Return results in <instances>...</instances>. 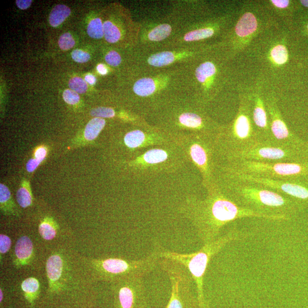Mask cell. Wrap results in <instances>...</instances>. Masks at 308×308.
I'll return each instance as SVG.
<instances>
[{
  "instance_id": "obj_1",
  "label": "cell",
  "mask_w": 308,
  "mask_h": 308,
  "mask_svg": "<svg viewBox=\"0 0 308 308\" xmlns=\"http://www.w3.org/2000/svg\"><path fill=\"white\" fill-rule=\"evenodd\" d=\"M224 172L219 187L239 207L271 216L276 221H286L302 204L258 184L238 179L224 170Z\"/></svg>"
},
{
  "instance_id": "obj_2",
  "label": "cell",
  "mask_w": 308,
  "mask_h": 308,
  "mask_svg": "<svg viewBox=\"0 0 308 308\" xmlns=\"http://www.w3.org/2000/svg\"><path fill=\"white\" fill-rule=\"evenodd\" d=\"M207 200L194 203L191 215L198 237L203 245L215 241L224 225L246 217L276 221L271 216L238 206L226 196L219 187H214Z\"/></svg>"
},
{
  "instance_id": "obj_3",
  "label": "cell",
  "mask_w": 308,
  "mask_h": 308,
  "mask_svg": "<svg viewBox=\"0 0 308 308\" xmlns=\"http://www.w3.org/2000/svg\"><path fill=\"white\" fill-rule=\"evenodd\" d=\"M248 236L249 234L234 228L220 236L215 241L203 245L199 251L194 253L179 254L161 249L160 255L161 258L176 261L188 269L196 285L199 308H206L204 293V278L209 262L228 244L241 241Z\"/></svg>"
},
{
  "instance_id": "obj_4",
  "label": "cell",
  "mask_w": 308,
  "mask_h": 308,
  "mask_svg": "<svg viewBox=\"0 0 308 308\" xmlns=\"http://www.w3.org/2000/svg\"><path fill=\"white\" fill-rule=\"evenodd\" d=\"M224 169L255 177L308 182V163L237 160L226 162Z\"/></svg>"
},
{
  "instance_id": "obj_5",
  "label": "cell",
  "mask_w": 308,
  "mask_h": 308,
  "mask_svg": "<svg viewBox=\"0 0 308 308\" xmlns=\"http://www.w3.org/2000/svg\"><path fill=\"white\" fill-rule=\"evenodd\" d=\"M159 247L146 258L138 260L109 258L97 261V270L104 279L119 281L135 277H143L152 272L161 259Z\"/></svg>"
},
{
  "instance_id": "obj_6",
  "label": "cell",
  "mask_w": 308,
  "mask_h": 308,
  "mask_svg": "<svg viewBox=\"0 0 308 308\" xmlns=\"http://www.w3.org/2000/svg\"><path fill=\"white\" fill-rule=\"evenodd\" d=\"M159 264L171 284L170 297L165 308H199L198 298L192 292L194 280L188 269L169 259L161 258Z\"/></svg>"
},
{
  "instance_id": "obj_7",
  "label": "cell",
  "mask_w": 308,
  "mask_h": 308,
  "mask_svg": "<svg viewBox=\"0 0 308 308\" xmlns=\"http://www.w3.org/2000/svg\"><path fill=\"white\" fill-rule=\"evenodd\" d=\"M302 147H288L272 143L258 142L241 151L225 155L226 162L237 161L306 163Z\"/></svg>"
},
{
  "instance_id": "obj_8",
  "label": "cell",
  "mask_w": 308,
  "mask_h": 308,
  "mask_svg": "<svg viewBox=\"0 0 308 308\" xmlns=\"http://www.w3.org/2000/svg\"><path fill=\"white\" fill-rule=\"evenodd\" d=\"M247 108L243 107L233 125L217 139V144L224 156L260 142Z\"/></svg>"
},
{
  "instance_id": "obj_9",
  "label": "cell",
  "mask_w": 308,
  "mask_h": 308,
  "mask_svg": "<svg viewBox=\"0 0 308 308\" xmlns=\"http://www.w3.org/2000/svg\"><path fill=\"white\" fill-rule=\"evenodd\" d=\"M224 170L243 181L258 184L273 192L290 197L302 203H308V183L255 177L225 169Z\"/></svg>"
},
{
  "instance_id": "obj_10",
  "label": "cell",
  "mask_w": 308,
  "mask_h": 308,
  "mask_svg": "<svg viewBox=\"0 0 308 308\" xmlns=\"http://www.w3.org/2000/svg\"><path fill=\"white\" fill-rule=\"evenodd\" d=\"M114 286L118 308H145L146 296L143 277L119 281Z\"/></svg>"
},
{
  "instance_id": "obj_11",
  "label": "cell",
  "mask_w": 308,
  "mask_h": 308,
  "mask_svg": "<svg viewBox=\"0 0 308 308\" xmlns=\"http://www.w3.org/2000/svg\"><path fill=\"white\" fill-rule=\"evenodd\" d=\"M14 264L17 267H22L32 262L34 258V246L32 240L27 236L20 237L15 247Z\"/></svg>"
},
{
  "instance_id": "obj_12",
  "label": "cell",
  "mask_w": 308,
  "mask_h": 308,
  "mask_svg": "<svg viewBox=\"0 0 308 308\" xmlns=\"http://www.w3.org/2000/svg\"><path fill=\"white\" fill-rule=\"evenodd\" d=\"M64 270V260L59 254L51 255L47 260L46 271L51 289L57 288L62 280Z\"/></svg>"
},
{
  "instance_id": "obj_13",
  "label": "cell",
  "mask_w": 308,
  "mask_h": 308,
  "mask_svg": "<svg viewBox=\"0 0 308 308\" xmlns=\"http://www.w3.org/2000/svg\"><path fill=\"white\" fill-rule=\"evenodd\" d=\"M202 143H195L191 148V156L192 160L200 168L208 178H211L212 169L210 163V155L207 151V147Z\"/></svg>"
},
{
  "instance_id": "obj_14",
  "label": "cell",
  "mask_w": 308,
  "mask_h": 308,
  "mask_svg": "<svg viewBox=\"0 0 308 308\" xmlns=\"http://www.w3.org/2000/svg\"><path fill=\"white\" fill-rule=\"evenodd\" d=\"M258 27L256 17L251 13H247L240 19L236 27V32L240 37H245L254 33Z\"/></svg>"
},
{
  "instance_id": "obj_15",
  "label": "cell",
  "mask_w": 308,
  "mask_h": 308,
  "mask_svg": "<svg viewBox=\"0 0 308 308\" xmlns=\"http://www.w3.org/2000/svg\"><path fill=\"white\" fill-rule=\"evenodd\" d=\"M71 14L69 8L65 5H57L51 11L49 16V23L51 27H57L65 21Z\"/></svg>"
},
{
  "instance_id": "obj_16",
  "label": "cell",
  "mask_w": 308,
  "mask_h": 308,
  "mask_svg": "<svg viewBox=\"0 0 308 308\" xmlns=\"http://www.w3.org/2000/svg\"><path fill=\"white\" fill-rule=\"evenodd\" d=\"M105 125V121L100 118H94L90 121L85 128V138L88 140L95 139Z\"/></svg>"
},
{
  "instance_id": "obj_17",
  "label": "cell",
  "mask_w": 308,
  "mask_h": 308,
  "mask_svg": "<svg viewBox=\"0 0 308 308\" xmlns=\"http://www.w3.org/2000/svg\"><path fill=\"white\" fill-rule=\"evenodd\" d=\"M156 86L153 80L144 78L136 81L134 86V91L137 95L146 97L151 95L155 92Z\"/></svg>"
},
{
  "instance_id": "obj_18",
  "label": "cell",
  "mask_w": 308,
  "mask_h": 308,
  "mask_svg": "<svg viewBox=\"0 0 308 308\" xmlns=\"http://www.w3.org/2000/svg\"><path fill=\"white\" fill-rule=\"evenodd\" d=\"M40 288V282L34 277L27 278L21 284V289L29 301H32L35 298L39 292Z\"/></svg>"
},
{
  "instance_id": "obj_19",
  "label": "cell",
  "mask_w": 308,
  "mask_h": 308,
  "mask_svg": "<svg viewBox=\"0 0 308 308\" xmlns=\"http://www.w3.org/2000/svg\"><path fill=\"white\" fill-rule=\"evenodd\" d=\"M175 60L173 53L170 51H164L151 55L149 57L148 62L151 65L156 67H162L170 65Z\"/></svg>"
},
{
  "instance_id": "obj_20",
  "label": "cell",
  "mask_w": 308,
  "mask_h": 308,
  "mask_svg": "<svg viewBox=\"0 0 308 308\" xmlns=\"http://www.w3.org/2000/svg\"><path fill=\"white\" fill-rule=\"evenodd\" d=\"M57 229V225L53 221L46 219L40 224L38 231L42 239L49 241L56 237Z\"/></svg>"
},
{
  "instance_id": "obj_21",
  "label": "cell",
  "mask_w": 308,
  "mask_h": 308,
  "mask_svg": "<svg viewBox=\"0 0 308 308\" xmlns=\"http://www.w3.org/2000/svg\"><path fill=\"white\" fill-rule=\"evenodd\" d=\"M216 72L215 66L210 62H207L200 65L197 68L195 75L200 83H203L209 77L214 75Z\"/></svg>"
},
{
  "instance_id": "obj_22",
  "label": "cell",
  "mask_w": 308,
  "mask_h": 308,
  "mask_svg": "<svg viewBox=\"0 0 308 308\" xmlns=\"http://www.w3.org/2000/svg\"><path fill=\"white\" fill-rule=\"evenodd\" d=\"M172 29L168 24H162L158 26L148 34V38L152 41H160L168 37Z\"/></svg>"
},
{
  "instance_id": "obj_23",
  "label": "cell",
  "mask_w": 308,
  "mask_h": 308,
  "mask_svg": "<svg viewBox=\"0 0 308 308\" xmlns=\"http://www.w3.org/2000/svg\"><path fill=\"white\" fill-rule=\"evenodd\" d=\"M179 121L182 125L192 128H199L203 125V120L199 115L194 113H185L181 115Z\"/></svg>"
},
{
  "instance_id": "obj_24",
  "label": "cell",
  "mask_w": 308,
  "mask_h": 308,
  "mask_svg": "<svg viewBox=\"0 0 308 308\" xmlns=\"http://www.w3.org/2000/svg\"><path fill=\"white\" fill-rule=\"evenodd\" d=\"M103 25L106 40L110 43L117 42L121 37V33L116 26L109 21H105Z\"/></svg>"
},
{
  "instance_id": "obj_25",
  "label": "cell",
  "mask_w": 308,
  "mask_h": 308,
  "mask_svg": "<svg viewBox=\"0 0 308 308\" xmlns=\"http://www.w3.org/2000/svg\"><path fill=\"white\" fill-rule=\"evenodd\" d=\"M145 139L143 132L139 130H135L128 132L125 137V142L128 147L136 148L140 146Z\"/></svg>"
},
{
  "instance_id": "obj_26",
  "label": "cell",
  "mask_w": 308,
  "mask_h": 308,
  "mask_svg": "<svg viewBox=\"0 0 308 308\" xmlns=\"http://www.w3.org/2000/svg\"><path fill=\"white\" fill-rule=\"evenodd\" d=\"M87 32L89 36L95 39H101L104 36V25L100 19H95L88 25Z\"/></svg>"
},
{
  "instance_id": "obj_27",
  "label": "cell",
  "mask_w": 308,
  "mask_h": 308,
  "mask_svg": "<svg viewBox=\"0 0 308 308\" xmlns=\"http://www.w3.org/2000/svg\"><path fill=\"white\" fill-rule=\"evenodd\" d=\"M168 158V154L162 149H154L144 154V160L149 164H158L164 162Z\"/></svg>"
},
{
  "instance_id": "obj_28",
  "label": "cell",
  "mask_w": 308,
  "mask_h": 308,
  "mask_svg": "<svg viewBox=\"0 0 308 308\" xmlns=\"http://www.w3.org/2000/svg\"><path fill=\"white\" fill-rule=\"evenodd\" d=\"M213 33L214 32L211 28L196 30L186 34L185 40L186 41H194L205 39L212 36Z\"/></svg>"
},
{
  "instance_id": "obj_29",
  "label": "cell",
  "mask_w": 308,
  "mask_h": 308,
  "mask_svg": "<svg viewBox=\"0 0 308 308\" xmlns=\"http://www.w3.org/2000/svg\"><path fill=\"white\" fill-rule=\"evenodd\" d=\"M17 202L21 207L27 208L32 204V197L29 190L25 187H21L16 195Z\"/></svg>"
},
{
  "instance_id": "obj_30",
  "label": "cell",
  "mask_w": 308,
  "mask_h": 308,
  "mask_svg": "<svg viewBox=\"0 0 308 308\" xmlns=\"http://www.w3.org/2000/svg\"><path fill=\"white\" fill-rule=\"evenodd\" d=\"M272 57L276 63L282 65L287 61L288 51L285 47L282 45H278L272 50Z\"/></svg>"
},
{
  "instance_id": "obj_31",
  "label": "cell",
  "mask_w": 308,
  "mask_h": 308,
  "mask_svg": "<svg viewBox=\"0 0 308 308\" xmlns=\"http://www.w3.org/2000/svg\"><path fill=\"white\" fill-rule=\"evenodd\" d=\"M69 88L77 93L84 94L87 91L88 85L83 79L80 77H74L68 83Z\"/></svg>"
},
{
  "instance_id": "obj_32",
  "label": "cell",
  "mask_w": 308,
  "mask_h": 308,
  "mask_svg": "<svg viewBox=\"0 0 308 308\" xmlns=\"http://www.w3.org/2000/svg\"><path fill=\"white\" fill-rule=\"evenodd\" d=\"M75 44L74 38L69 33H64L59 38L58 45L63 50H70L73 48Z\"/></svg>"
},
{
  "instance_id": "obj_33",
  "label": "cell",
  "mask_w": 308,
  "mask_h": 308,
  "mask_svg": "<svg viewBox=\"0 0 308 308\" xmlns=\"http://www.w3.org/2000/svg\"><path fill=\"white\" fill-rule=\"evenodd\" d=\"M93 117L97 118H112L114 117L113 109L109 108H98L94 109L91 113Z\"/></svg>"
},
{
  "instance_id": "obj_34",
  "label": "cell",
  "mask_w": 308,
  "mask_h": 308,
  "mask_svg": "<svg viewBox=\"0 0 308 308\" xmlns=\"http://www.w3.org/2000/svg\"><path fill=\"white\" fill-rule=\"evenodd\" d=\"M63 98L67 104L75 105L79 103L80 97L79 94L72 90H66L63 93Z\"/></svg>"
},
{
  "instance_id": "obj_35",
  "label": "cell",
  "mask_w": 308,
  "mask_h": 308,
  "mask_svg": "<svg viewBox=\"0 0 308 308\" xmlns=\"http://www.w3.org/2000/svg\"><path fill=\"white\" fill-rule=\"evenodd\" d=\"M12 246V241L6 235H0V254H6L10 250Z\"/></svg>"
},
{
  "instance_id": "obj_36",
  "label": "cell",
  "mask_w": 308,
  "mask_h": 308,
  "mask_svg": "<svg viewBox=\"0 0 308 308\" xmlns=\"http://www.w3.org/2000/svg\"><path fill=\"white\" fill-rule=\"evenodd\" d=\"M71 57L76 62L85 63L89 61L91 55L85 51L80 49H75L72 51Z\"/></svg>"
},
{
  "instance_id": "obj_37",
  "label": "cell",
  "mask_w": 308,
  "mask_h": 308,
  "mask_svg": "<svg viewBox=\"0 0 308 308\" xmlns=\"http://www.w3.org/2000/svg\"><path fill=\"white\" fill-rule=\"evenodd\" d=\"M105 60L109 65L117 66L121 63L122 59L120 55L116 51H111L106 55Z\"/></svg>"
},
{
  "instance_id": "obj_38",
  "label": "cell",
  "mask_w": 308,
  "mask_h": 308,
  "mask_svg": "<svg viewBox=\"0 0 308 308\" xmlns=\"http://www.w3.org/2000/svg\"><path fill=\"white\" fill-rule=\"evenodd\" d=\"M11 194L8 188L3 184L0 185V203L2 205H5L10 200Z\"/></svg>"
},
{
  "instance_id": "obj_39",
  "label": "cell",
  "mask_w": 308,
  "mask_h": 308,
  "mask_svg": "<svg viewBox=\"0 0 308 308\" xmlns=\"http://www.w3.org/2000/svg\"><path fill=\"white\" fill-rule=\"evenodd\" d=\"M43 160L38 159L30 160L27 164V170L29 173H32L35 170Z\"/></svg>"
},
{
  "instance_id": "obj_40",
  "label": "cell",
  "mask_w": 308,
  "mask_h": 308,
  "mask_svg": "<svg viewBox=\"0 0 308 308\" xmlns=\"http://www.w3.org/2000/svg\"><path fill=\"white\" fill-rule=\"evenodd\" d=\"M32 3V0H17L16 2L17 6L22 10H27L31 6Z\"/></svg>"
},
{
  "instance_id": "obj_41",
  "label": "cell",
  "mask_w": 308,
  "mask_h": 308,
  "mask_svg": "<svg viewBox=\"0 0 308 308\" xmlns=\"http://www.w3.org/2000/svg\"><path fill=\"white\" fill-rule=\"evenodd\" d=\"M46 149L44 147H41L37 149L35 152L36 159L44 160L46 155Z\"/></svg>"
},
{
  "instance_id": "obj_42",
  "label": "cell",
  "mask_w": 308,
  "mask_h": 308,
  "mask_svg": "<svg viewBox=\"0 0 308 308\" xmlns=\"http://www.w3.org/2000/svg\"><path fill=\"white\" fill-rule=\"evenodd\" d=\"M272 2L276 7L280 8L287 7L289 4V2L286 0H273Z\"/></svg>"
},
{
  "instance_id": "obj_43",
  "label": "cell",
  "mask_w": 308,
  "mask_h": 308,
  "mask_svg": "<svg viewBox=\"0 0 308 308\" xmlns=\"http://www.w3.org/2000/svg\"><path fill=\"white\" fill-rule=\"evenodd\" d=\"M85 81L91 85L95 84L96 82V77L92 74H88L85 77Z\"/></svg>"
},
{
  "instance_id": "obj_44",
  "label": "cell",
  "mask_w": 308,
  "mask_h": 308,
  "mask_svg": "<svg viewBox=\"0 0 308 308\" xmlns=\"http://www.w3.org/2000/svg\"><path fill=\"white\" fill-rule=\"evenodd\" d=\"M97 70L98 72H99V73L102 75H105L107 74V72H108L107 68L105 67L104 65H102V64H100V65H98Z\"/></svg>"
},
{
  "instance_id": "obj_45",
  "label": "cell",
  "mask_w": 308,
  "mask_h": 308,
  "mask_svg": "<svg viewBox=\"0 0 308 308\" xmlns=\"http://www.w3.org/2000/svg\"><path fill=\"white\" fill-rule=\"evenodd\" d=\"M302 151L305 162L308 163V143L303 144Z\"/></svg>"
},
{
  "instance_id": "obj_46",
  "label": "cell",
  "mask_w": 308,
  "mask_h": 308,
  "mask_svg": "<svg viewBox=\"0 0 308 308\" xmlns=\"http://www.w3.org/2000/svg\"><path fill=\"white\" fill-rule=\"evenodd\" d=\"M302 5L305 7H308V0H305V1H301Z\"/></svg>"
},
{
  "instance_id": "obj_47",
  "label": "cell",
  "mask_w": 308,
  "mask_h": 308,
  "mask_svg": "<svg viewBox=\"0 0 308 308\" xmlns=\"http://www.w3.org/2000/svg\"><path fill=\"white\" fill-rule=\"evenodd\" d=\"M3 299V292L2 289H1V290H0V301L2 302Z\"/></svg>"
},
{
  "instance_id": "obj_48",
  "label": "cell",
  "mask_w": 308,
  "mask_h": 308,
  "mask_svg": "<svg viewBox=\"0 0 308 308\" xmlns=\"http://www.w3.org/2000/svg\"><path fill=\"white\" fill-rule=\"evenodd\" d=\"M307 28H308V25H307Z\"/></svg>"
}]
</instances>
